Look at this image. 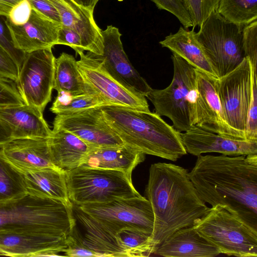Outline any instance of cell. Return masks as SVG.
Returning <instances> with one entry per match:
<instances>
[{
  "instance_id": "obj_1",
  "label": "cell",
  "mask_w": 257,
  "mask_h": 257,
  "mask_svg": "<svg viewBox=\"0 0 257 257\" xmlns=\"http://www.w3.org/2000/svg\"><path fill=\"white\" fill-rule=\"evenodd\" d=\"M197 157L188 175L200 198L257 231V154Z\"/></svg>"
},
{
  "instance_id": "obj_2",
  "label": "cell",
  "mask_w": 257,
  "mask_h": 257,
  "mask_svg": "<svg viewBox=\"0 0 257 257\" xmlns=\"http://www.w3.org/2000/svg\"><path fill=\"white\" fill-rule=\"evenodd\" d=\"M188 170L170 163L152 164L145 189L154 216L152 254L177 230L194 226L210 207L200 198Z\"/></svg>"
},
{
  "instance_id": "obj_3",
  "label": "cell",
  "mask_w": 257,
  "mask_h": 257,
  "mask_svg": "<svg viewBox=\"0 0 257 257\" xmlns=\"http://www.w3.org/2000/svg\"><path fill=\"white\" fill-rule=\"evenodd\" d=\"M101 108L106 121L125 145L172 161L187 154L181 132L155 112L115 105Z\"/></svg>"
},
{
  "instance_id": "obj_4",
  "label": "cell",
  "mask_w": 257,
  "mask_h": 257,
  "mask_svg": "<svg viewBox=\"0 0 257 257\" xmlns=\"http://www.w3.org/2000/svg\"><path fill=\"white\" fill-rule=\"evenodd\" d=\"M76 224L71 201L28 194L0 203V230L35 232L68 239Z\"/></svg>"
},
{
  "instance_id": "obj_5",
  "label": "cell",
  "mask_w": 257,
  "mask_h": 257,
  "mask_svg": "<svg viewBox=\"0 0 257 257\" xmlns=\"http://www.w3.org/2000/svg\"><path fill=\"white\" fill-rule=\"evenodd\" d=\"M173 76L170 84L163 89H154L147 94L155 112L168 117L178 131L185 132L196 122L197 95V70L173 53Z\"/></svg>"
},
{
  "instance_id": "obj_6",
  "label": "cell",
  "mask_w": 257,
  "mask_h": 257,
  "mask_svg": "<svg viewBox=\"0 0 257 257\" xmlns=\"http://www.w3.org/2000/svg\"><path fill=\"white\" fill-rule=\"evenodd\" d=\"M65 173L68 198L74 205L142 196L134 186L132 177L122 171L79 166Z\"/></svg>"
},
{
  "instance_id": "obj_7",
  "label": "cell",
  "mask_w": 257,
  "mask_h": 257,
  "mask_svg": "<svg viewBox=\"0 0 257 257\" xmlns=\"http://www.w3.org/2000/svg\"><path fill=\"white\" fill-rule=\"evenodd\" d=\"M243 26L227 21L216 11L195 33L217 78L233 70L246 57L242 40Z\"/></svg>"
},
{
  "instance_id": "obj_8",
  "label": "cell",
  "mask_w": 257,
  "mask_h": 257,
  "mask_svg": "<svg viewBox=\"0 0 257 257\" xmlns=\"http://www.w3.org/2000/svg\"><path fill=\"white\" fill-rule=\"evenodd\" d=\"M194 227L220 253L239 257L257 256V231L220 206L210 207Z\"/></svg>"
},
{
  "instance_id": "obj_9",
  "label": "cell",
  "mask_w": 257,
  "mask_h": 257,
  "mask_svg": "<svg viewBox=\"0 0 257 257\" xmlns=\"http://www.w3.org/2000/svg\"><path fill=\"white\" fill-rule=\"evenodd\" d=\"M77 206L114 234L128 228L153 232L154 216L152 207L150 202L142 196Z\"/></svg>"
},
{
  "instance_id": "obj_10",
  "label": "cell",
  "mask_w": 257,
  "mask_h": 257,
  "mask_svg": "<svg viewBox=\"0 0 257 257\" xmlns=\"http://www.w3.org/2000/svg\"><path fill=\"white\" fill-rule=\"evenodd\" d=\"M55 61L52 48L26 53L16 81L25 104L42 112L51 100Z\"/></svg>"
},
{
  "instance_id": "obj_11",
  "label": "cell",
  "mask_w": 257,
  "mask_h": 257,
  "mask_svg": "<svg viewBox=\"0 0 257 257\" xmlns=\"http://www.w3.org/2000/svg\"><path fill=\"white\" fill-rule=\"evenodd\" d=\"M77 61L79 70L90 91L99 94L109 105H115L143 111H150L145 96L132 91L115 79L93 53L79 50Z\"/></svg>"
},
{
  "instance_id": "obj_12",
  "label": "cell",
  "mask_w": 257,
  "mask_h": 257,
  "mask_svg": "<svg viewBox=\"0 0 257 257\" xmlns=\"http://www.w3.org/2000/svg\"><path fill=\"white\" fill-rule=\"evenodd\" d=\"M251 64L247 57L233 70L216 79L218 96L228 124L245 139L252 86Z\"/></svg>"
},
{
  "instance_id": "obj_13",
  "label": "cell",
  "mask_w": 257,
  "mask_h": 257,
  "mask_svg": "<svg viewBox=\"0 0 257 257\" xmlns=\"http://www.w3.org/2000/svg\"><path fill=\"white\" fill-rule=\"evenodd\" d=\"M53 128L66 130L92 147L124 145L106 121L101 107L56 114Z\"/></svg>"
},
{
  "instance_id": "obj_14",
  "label": "cell",
  "mask_w": 257,
  "mask_h": 257,
  "mask_svg": "<svg viewBox=\"0 0 257 257\" xmlns=\"http://www.w3.org/2000/svg\"><path fill=\"white\" fill-rule=\"evenodd\" d=\"M101 33L102 54H93L115 79L128 89L146 96L152 88L129 61L123 48L118 29L109 25Z\"/></svg>"
},
{
  "instance_id": "obj_15",
  "label": "cell",
  "mask_w": 257,
  "mask_h": 257,
  "mask_svg": "<svg viewBox=\"0 0 257 257\" xmlns=\"http://www.w3.org/2000/svg\"><path fill=\"white\" fill-rule=\"evenodd\" d=\"M197 73L195 124L225 137L245 140L240 133L232 129L225 120L217 91V78L197 70Z\"/></svg>"
},
{
  "instance_id": "obj_16",
  "label": "cell",
  "mask_w": 257,
  "mask_h": 257,
  "mask_svg": "<svg viewBox=\"0 0 257 257\" xmlns=\"http://www.w3.org/2000/svg\"><path fill=\"white\" fill-rule=\"evenodd\" d=\"M68 239L30 231L0 230V255L57 256L64 252Z\"/></svg>"
},
{
  "instance_id": "obj_17",
  "label": "cell",
  "mask_w": 257,
  "mask_h": 257,
  "mask_svg": "<svg viewBox=\"0 0 257 257\" xmlns=\"http://www.w3.org/2000/svg\"><path fill=\"white\" fill-rule=\"evenodd\" d=\"M181 135L187 153L194 156L207 153L231 156L257 154V141L229 138L196 124Z\"/></svg>"
},
{
  "instance_id": "obj_18",
  "label": "cell",
  "mask_w": 257,
  "mask_h": 257,
  "mask_svg": "<svg viewBox=\"0 0 257 257\" xmlns=\"http://www.w3.org/2000/svg\"><path fill=\"white\" fill-rule=\"evenodd\" d=\"M15 47L25 53L52 48L57 45L61 24L50 19L32 8L28 22L15 26L6 20Z\"/></svg>"
},
{
  "instance_id": "obj_19",
  "label": "cell",
  "mask_w": 257,
  "mask_h": 257,
  "mask_svg": "<svg viewBox=\"0 0 257 257\" xmlns=\"http://www.w3.org/2000/svg\"><path fill=\"white\" fill-rule=\"evenodd\" d=\"M56 9L61 26L71 28L80 36L83 51L96 55L103 52L101 30L96 24L92 12L73 0H47Z\"/></svg>"
},
{
  "instance_id": "obj_20",
  "label": "cell",
  "mask_w": 257,
  "mask_h": 257,
  "mask_svg": "<svg viewBox=\"0 0 257 257\" xmlns=\"http://www.w3.org/2000/svg\"><path fill=\"white\" fill-rule=\"evenodd\" d=\"M7 160L21 172L56 168L52 163L48 138L13 139L3 146Z\"/></svg>"
},
{
  "instance_id": "obj_21",
  "label": "cell",
  "mask_w": 257,
  "mask_h": 257,
  "mask_svg": "<svg viewBox=\"0 0 257 257\" xmlns=\"http://www.w3.org/2000/svg\"><path fill=\"white\" fill-rule=\"evenodd\" d=\"M153 254L165 257H213L220 253L192 226L175 231Z\"/></svg>"
},
{
  "instance_id": "obj_22",
  "label": "cell",
  "mask_w": 257,
  "mask_h": 257,
  "mask_svg": "<svg viewBox=\"0 0 257 257\" xmlns=\"http://www.w3.org/2000/svg\"><path fill=\"white\" fill-rule=\"evenodd\" d=\"M48 146L52 164L65 172L81 166L91 147L72 133L55 128Z\"/></svg>"
},
{
  "instance_id": "obj_23",
  "label": "cell",
  "mask_w": 257,
  "mask_h": 257,
  "mask_svg": "<svg viewBox=\"0 0 257 257\" xmlns=\"http://www.w3.org/2000/svg\"><path fill=\"white\" fill-rule=\"evenodd\" d=\"M145 155L125 145L91 147L81 166L120 171L132 177L134 169L145 160Z\"/></svg>"
},
{
  "instance_id": "obj_24",
  "label": "cell",
  "mask_w": 257,
  "mask_h": 257,
  "mask_svg": "<svg viewBox=\"0 0 257 257\" xmlns=\"http://www.w3.org/2000/svg\"><path fill=\"white\" fill-rule=\"evenodd\" d=\"M0 117L10 125L14 139L49 138L52 134L43 112L26 104L0 106Z\"/></svg>"
},
{
  "instance_id": "obj_25",
  "label": "cell",
  "mask_w": 257,
  "mask_h": 257,
  "mask_svg": "<svg viewBox=\"0 0 257 257\" xmlns=\"http://www.w3.org/2000/svg\"><path fill=\"white\" fill-rule=\"evenodd\" d=\"M185 60L197 70L217 78L200 43L195 37L194 29L188 30L181 26L175 33H171L159 42Z\"/></svg>"
},
{
  "instance_id": "obj_26",
  "label": "cell",
  "mask_w": 257,
  "mask_h": 257,
  "mask_svg": "<svg viewBox=\"0 0 257 257\" xmlns=\"http://www.w3.org/2000/svg\"><path fill=\"white\" fill-rule=\"evenodd\" d=\"M28 194L70 201L68 198L66 173L57 168H46L22 172Z\"/></svg>"
},
{
  "instance_id": "obj_27",
  "label": "cell",
  "mask_w": 257,
  "mask_h": 257,
  "mask_svg": "<svg viewBox=\"0 0 257 257\" xmlns=\"http://www.w3.org/2000/svg\"><path fill=\"white\" fill-rule=\"evenodd\" d=\"M73 209L76 220L85 230L83 236L99 256H127L116 234L109 231L77 205L73 204Z\"/></svg>"
},
{
  "instance_id": "obj_28",
  "label": "cell",
  "mask_w": 257,
  "mask_h": 257,
  "mask_svg": "<svg viewBox=\"0 0 257 257\" xmlns=\"http://www.w3.org/2000/svg\"><path fill=\"white\" fill-rule=\"evenodd\" d=\"M53 89L72 95L92 92L85 84L75 58L64 52L55 58Z\"/></svg>"
},
{
  "instance_id": "obj_29",
  "label": "cell",
  "mask_w": 257,
  "mask_h": 257,
  "mask_svg": "<svg viewBox=\"0 0 257 257\" xmlns=\"http://www.w3.org/2000/svg\"><path fill=\"white\" fill-rule=\"evenodd\" d=\"M3 145H0V203L19 199L28 194L23 173L6 158Z\"/></svg>"
},
{
  "instance_id": "obj_30",
  "label": "cell",
  "mask_w": 257,
  "mask_h": 257,
  "mask_svg": "<svg viewBox=\"0 0 257 257\" xmlns=\"http://www.w3.org/2000/svg\"><path fill=\"white\" fill-rule=\"evenodd\" d=\"M217 11L227 21L245 26L257 20V0H220Z\"/></svg>"
},
{
  "instance_id": "obj_31",
  "label": "cell",
  "mask_w": 257,
  "mask_h": 257,
  "mask_svg": "<svg viewBox=\"0 0 257 257\" xmlns=\"http://www.w3.org/2000/svg\"><path fill=\"white\" fill-rule=\"evenodd\" d=\"M152 233L136 229H124L116 234L121 247L127 256H145L152 254Z\"/></svg>"
},
{
  "instance_id": "obj_32",
  "label": "cell",
  "mask_w": 257,
  "mask_h": 257,
  "mask_svg": "<svg viewBox=\"0 0 257 257\" xmlns=\"http://www.w3.org/2000/svg\"><path fill=\"white\" fill-rule=\"evenodd\" d=\"M104 105H109L96 92H87L78 95H72L67 103L56 114L71 113Z\"/></svg>"
},
{
  "instance_id": "obj_33",
  "label": "cell",
  "mask_w": 257,
  "mask_h": 257,
  "mask_svg": "<svg viewBox=\"0 0 257 257\" xmlns=\"http://www.w3.org/2000/svg\"><path fill=\"white\" fill-rule=\"evenodd\" d=\"M193 23V29L200 27L214 11H217L220 0H184Z\"/></svg>"
},
{
  "instance_id": "obj_34",
  "label": "cell",
  "mask_w": 257,
  "mask_h": 257,
  "mask_svg": "<svg viewBox=\"0 0 257 257\" xmlns=\"http://www.w3.org/2000/svg\"><path fill=\"white\" fill-rule=\"evenodd\" d=\"M256 70L252 68L251 97L244 130L245 139L247 141H257Z\"/></svg>"
},
{
  "instance_id": "obj_35",
  "label": "cell",
  "mask_w": 257,
  "mask_h": 257,
  "mask_svg": "<svg viewBox=\"0 0 257 257\" xmlns=\"http://www.w3.org/2000/svg\"><path fill=\"white\" fill-rule=\"evenodd\" d=\"M67 247L64 254L67 256H99L90 246L76 226L67 240Z\"/></svg>"
},
{
  "instance_id": "obj_36",
  "label": "cell",
  "mask_w": 257,
  "mask_h": 257,
  "mask_svg": "<svg viewBox=\"0 0 257 257\" xmlns=\"http://www.w3.org/2000/svg\"><path fill=\"white\" fill-rule=\"evenodd\" d=\"M162 10H165L175 16L185 29L193 27V23L184 0H151Z\"/></svg>"
},
{
  "instance_id": "obj_37",
  "label": "cell",
  "mask_w": 257,
  "mask_h": 257,
  "mask_svg": "<svg viewBox=\"0 0 257 257\" xmlns=\"http://www.w3.org/2000/svg\"><path fill=\"white\" fill-rule=\"evenodd\" d=\"M242 40L245 56L257 70V20L243 26Z\"/></svg>"
},
{
  "instance_id": "obj_38",
  "label": "cell",
  "mask_w": 257,
  "mask_h": 257,
  "mask_svg": "<svg viewBox=\"0 0 257 257\" xmlns=\"http://www.w3.org/2000/svg\"><path fill=\"white\" fill-rule=\"evenodd\" d=\"M25 104L16 82L0 77V106L21 105Z\"/></svg>"
},
{
  "instance_id": "obj_39",
  "label": "cell",
  "mask_w": 257,
  "mask_h": 257,
  "mask_svg": "<svg viewBox=\"0 0 257 257\" xmlns=\"http://www.w3.org/2000/svg\"><path fill=\"white\" fill-rule=\"evenodd\" d=\"M0 46L12 56L20 69L26 53L16 48L13 42L9 29L6 25V17L0 16ZM20 71V70H19Z\"/></svg>"
},
{
  "instance_id": "obj_40",
  "label": "cell",
  "mask_w": 257,
  "mask_h": 257,
  "mask_svg": "<svg viewBox=\"0 0 257 257\" xmlns=\"http://www.w3.org/2000/svg\"><path fill=\"white\" fill-rule=\"evenodd\" d=\"M19 67L9 54V53L0 46V77L5 78L17 81Z\"/></svg>"
},
{
  "instance_id": "obj_41",
  "label": "cell",
  "mask_w": 257,
  "mask_h": 257,
  "mask_svg": "<svg viewBox=\"0 0 257 257\" xmlns=\"http://www.w3.org/2000/svg\"><path fill=\"white\" fill-rule=\"evenodd\" d=\"M32 7L29 0H22L10 11L6 20L15 26H21L29 20Z\"/></svg>"
},
{
  "instance_id": "obj_42",
  "label": "cell",
  "mask_w": 257,
  "mask_h": 257,
  "mask_svg": "<svg viewBox=\"0 0 257 257\" xmlns=\"http://www.w3.org/2000/svg\"><path fill=\"white\" fill-rule=\"evenodd\" d=\"M57 45L68 46L76 52L79 50L83 51L80 35L75 30L62 26L58 32Z\"/></svg>"
},
{
  "instance_id": "obj_43",
  "label": "cell",
  "mask_w": 257,
  "mask_h": 257,
  "mask_svg": "<svg viewBox=\"0 0 257 257\" xmlns=\"http://www.w3.org/2000/svg\"><path fill=\"white\" fill-rule=\"evenodd\" d=\"M32 8L50 19L61 24L56 9L47 0H29Z\"/></svg>"
},
{
  "instance_id": "obj_44",
  "label": "cell",
  "mask_w": 257,
  "mask_h": 257,
  "mask_svg": "<svg viewBox=\"0 0 257 257\" xmlns=\"http://www.w3.org/2000/svg\"><path fill=\"white\" fill-rule=\"evenodd\" d=\"M14 139L13 131L10 125L0 117V145Z\"/></svg>"
},
{
  "instance_id": "obj_45",
  "label": "cell",
  "mask_w": 257,
  "mask_h": 257,
  "mask_svg": "<svg viewBox=\"0 0 257 257\" xmlns=\"http://www.w3.org/2000/svg\"><path fill=\"white\" fill-rule=\"evenodd\" d=\"M22 0H0V16L7 17L11 10Z\"/></svg>"
},
{
  "instance_id": "obj_46",
  "label": "cell",
  "mask_w": 257,
  "mask_h": 257,
  "mask_svg": "<svg viewBox=\"0 0 257 257\" xmlns=\"http://www.w3.org/2000/svg\"><path fill=\"white\" fill-rule=\"evenodd\" d=\"M77 4L92 12L99 0H73Z\"/></svg>"
}]
</instances>
